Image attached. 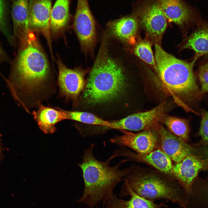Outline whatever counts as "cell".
I'll list each match as a JSON object with an SVG mask.
<instances>
[{
    "instance_id": "cell-1",
    "label": "cell",
    "mask_w": 208,
    "mask_h": 208,
    "mask_svg": "<svg viewBox=\"0 0 208 208\" xmlns=\"http://www.w3.org/2000/svg\"><path fill=\"white\" fill-rule=\"evenodd\" d=\"M24 44L6 81L17 104L29 113L55 92L56 86L50 80L47 60L34 34L31 33Z\"/></svg>"
},
{
    "instance_id": "cell-2",
    "label": "cell",
    "mask_w": 208,
    "mask_h": 208,
    "mask_svg": "<svg viewBox=\"0 0 208 208\" xmlns=\"http://www.w3.org/2000/svg\"><path fill=\"white\" fill-rule=\"evenodd\" d=\"M155 50L157 74L162 89L186 111L190 112L192 107L198 109L202 96L193 71L196 62L177 59L157 44Z\"/></svg>"
},
{
    "instance_id": "cell-3",
    "label": "cell",
    "mask_w": 208,
    "mask_h": 208,
    "mask_svg": "<svg viewBox=\"0 0 208 208\" xmlns=\"http://www.w3.org/2000/svg\"><path fill=\"white\" fill-rule=\"evenodd\" d=\"M95 144H92L86 149L82 157V161L78 164L82 170L84 183L82 195L77 200L90 208H93L101 202L103 206L114 195V190L130 171V167L120 169L119 167L128 159L122 160L117 165L110 166V161L119 156L117 150L105 161L97 159L93 154Z\"/></svg>"
},
{
    "instance_id": "cell-4",
    "label": "cell",
    "mask_w": 208,
    "mask_h": 208,
    "mask_svg": "<svg viewBox=\"0 0 208 208\" xmlns=\"http://www.w3.org/2000/svg\"><path fill=\"white\" fill-rule=\"evenodd\" d=\"M126 86L123 66L102 48L88 80L85 99L92 105L111 101L120 96Z\"/></svg>"
},
{
    "instance_id": "cell-5",
    "label": "cell",
    "mask_w": 208,
    "mask_h": 208,
    "mask_svg": "<svg viewBox=\"0 0 208 208\" xmlns=\"http://www.w3.org/2000/svg\"><path fill=\"white\" fill-rule=\"evenodd\" d=\"M132 189L138 195L154 201L164 199L186 208L187 198L182 187L152 173H137L131 168L125 177Z\"/></svg>"
},
{
    "instance_id": "cell-6",
    "label": "cell",
    "mask_w": 208,
    "mask_h": 208,
    "mask_svg": "<svg viewBox=\"0 0 208 208\" xmlns=\"http://www.w3.org/2000/svg\"><path fill=\"white\" fill-rule=\"evenodd\" d=\"M166 104L161 103L149 111L139 112L122 119L110 121L109 129L137 131L156 129L165 114Z\"/></svg>"
},
{
    "instance_id": "cell-7",
    "label": "cell",
    "mask_w": 208,
    "mask_h": 208,
    "mask_svg": "<svg viewBox=\"0 0 208 208\" xmlns=\"http://www.w3.org/2000/svg\"><path fill=\"white\" fill-rule=\"evenodd\" d=\"M135 12L148 35L155 42H159L166 28L167 22L157 0L145 2Z\"/></svg>"
},
{
    "instance_id": "cell-8",
    "label": "cell",
    "mask_w": 208,
    "mask_h": 208,
    "mask_svg": "<svg viewBox=\"0 0 208 208\" xmlns=\"http://www.w3.org/2000/svg\"><path fill=\"white\" fill-rule=\"evenodd\" d=\"M59 70L57 84L59 96L67 101L71 100L74 106L78 102L79 95L84 88V74L80 69L68 68L60 59L57 61Z\"/></svg>"
},
{
    "instance_id": "cell-9",
    "label": "cell",
    "mask_w": 208,
    "mask_h": 208,
    "mask_svg": "<svg viewBox=\"0 0 208 208\" xmlns=\"http://www.w3.org/2000/svg\"><path fill=\"white\" fill-rule=\"evenodd\" d=\"M166 18L183 27L196 25L201 19L197 9L183 0H157Z\"/></svg>"
},
{
    "instance_id": "cell-10",
    "label": "cell",
    "mask_w": 208,
    "mask_h": 208,
    "mask_svg": "<svg viewBox=\"0 0 208 208\" xmlns=\"http://www.w3.org/2000/svg\"><path fill=\"white\" fill-rule=\"evenodd\" d=\"M74 24L82 46L86 49L92 47L95 40V23L88 0H77Z\"/></svg>"
},
{
    "instance_id": "cell-11",
    "label": "cell",
    "mask_w": 208,
    "mask_h": 208,
    "mask_svg": "<svg viewBox=\"0 0 208 208\" xmlns=\"http://www.w3.org/2000/svg\"><path fill=\"white\" fill-rule=\"evenodd\" d=\"M124 134L116 136L110 141L120 146H125L134 150L137 153L146 154L154 150L157 138L155 129H148L134 133L121 130Z\"/></svg>"
},
{
    "instance_id": "cell-12",
    "label": "cell",
    "mask_w": 208,
    "mask_h": 208,
    "mask_svg": "<svg viewBox=\"0 0 208 208\" xmlns=\"http://www.w3.org/2000/svg\"><path fill=\"white\" fill-rule=\"evenodd\" d=\"M207 167L205 160L193 154L187 156L181 162L173 165V174L178 180L187 198L192 193L193 186L198 172Z\"/></svg>"
},
{
    "instance_id": "cell-13",
    "label": "cell",
    "mask_w": 208,
    "mask_h": 208,
    "mask_svg": "<svg viewBox=\"0 0 208 208\" xmlns=\"http://www.w3.org/2000/svg\"><path fill=\"white\" fill-rule=\"evenodd\" d=\"M29 3L30 30L38 31L42 34L52 52L50 33L51 0H29Z\"/></svg>"
},
{
    "instance_id": "cell-14",
    "label": "cell",
    "mask_w": 208,
    "mask_h": 208,
    "mask_svg": "<svg viewBox=\"0 0 208 208\" xmlns=\"http://www.w3.org/2000/svg\"><path fill=\"white\" fill-rule=\"evenodd\" d=\"M159 134L163 151L176 163L193 154L192 147L186 141L175 135L159 124L156 129Z\"/></svg>"
},
{
    "instance_id": "cell-15",
    "label": "cell",
    "mask_w": 208,
    "mask_h": 208,
    "mask_svg": "<svg viewBox=\"0 0 208 208\" xmlns=\"http://www.w3.org/2000/svg\"><path fill=\"white\" fill-rule=\"evenodd\" d=\"M32 114L39 128L45 133H54L56 130V124L67 119L66 112L60 108L46 106L42 104Z\"/></svg>"
},
{
    "instance_id": "cell-16",
    "label": "cell",
    "mask_w": 208,
    "mask_h": 208,
    "mask_svg": "<svg viewBox=\"0 0 208 208\" xmlns=\"http://www.w3.org/2000/svg\"><path fill=\"white\" fill-rule=\"evenodd\" d=\"M196 29L185 40L182 49H190L194 52L193 60L200 57H208V21L201 19Z\"/></svg>"
},
{
    "instance_id": "cell-17",
    "label": "cell",
    "mask_w": 208,
    "mask_h": 208,
    "mask_svg": "<svg viewBox=\"0 0 208 208\" xmlns=\"http://www.w3.org/2000/svg\"><path fill=\"white\" fill-rule=\"evenodd\" d=\"M14 33L24 43L30 34L28 0H14L12 10Z\"/></svg>"
},
{
    "instance_id": "cell-18",
    "label": "cell",
    "mask_w": 208,
    "mask_h": 208,
    "mask_svg": "<svg viewBox=\"0 0 208 208\" xmlns=\"http://www.w3.org/2000/svg\"><path fill=\"white\" fill-rule=\"evenodd\" d=\"M108 25L116 36L129 44L135 43L138 26L135 15H131L112 21Z\"/></svg>"
},
{
    "instance_id": "cell-19",
    "label": "cell",
    "mask_w": 208,
    "mask_h": 208,
    "mask_svg": "<svg viewBox=\"0 0 208 208\" xmlns=\"http://www.w3.org/2000/svg\"><path fill=\"white\" fill-rule=\"evenodd\" d=\"M123 156L132 158L149 164L161 172L173 174L171 159L163 150H154L146 154L123 153Z\"/></svg>"
},
{
    "instance_id": "cell-20",
    "label": "cell",
    "mask_w": 208,
    "mask_h": 208,
    "mask_svg": "<svg viewBox=\"0 0 208 208\" xmlns=\"http://www.w3.org/2000/svg\"><path fill=\"white\" fill-rule=\"evenodd\" d=\"M124 181L120 196H129L131 198L127 200L119 199L120 204L123 208H164L168 207L164 205V203L156 204L154 201L138 195L130 187L127 181Z\"/></svg>"
},
{
    "instance_id": "cell-21",
    "label": "cell",
    "mask_w": 208,
    "mask_h": 208,
    "mask_svg": "<svg viewBox=\"0 0 208 208\" xmlns=\"http://www.w3.org/2000/svg\"><path fill=\"white\" fill-rule=\"evenodd\" d=\"M70 0H56L51 9L50 29L55 33L63 29L69 18Z\"/></svg>"
},
{
    "instance_id": "cell-22",
    "label": "cell",
    "mask_w": 208,
    "mask_h": 208,
    "mask_svg": "<svg viewBox=\"0 0 208 208\" xmlns=\"http://www.w3.org/2000/svg\"><path fill=\"white\" fill-rule=\"evenodd\" d=\"M186 208H208V181H195Z\"/></svg>"
},
{
    "instance_id": "cell-23",
    "label": "cell",
    "mask_w": 208,
    "mask_h": 208,
    "mask_svg": "<svg viewBox=\"0 0 208 208\" xmlns=\"http://www.w3.org/2000/svg\"><path fill=\"white\" fill-rule=\"evenodd\" d=\"M160 122L165 125L170 131L175 135L185 141L188 140L190 130L188 120L165 114Z\"/></svg>"
},
{
    "instance_id": "cell-24",
    "label": "cell",
    "mask_w": 208,
    "mask_h": 208,
    "mask_svg": "<svg viewBox=\"0 0 208 208\" xmlns=\"http://www.w3.org/2000/svg\"><path fill=\"white\" fill-rule=\"evenodd\" d=\"M65 111L67 115V119L85 124L100 125L109 129L110 127V121L105 120L91 113L77 111Z\"/></svg>"
},
{
    "instance_id": "cell-25",
    "label": "cell",
    "mask_w": 208,
    "mask_h": 208,
    "mask_svg": "<svg viewBox=\"0 0 208 208\" xmlns=\"http://www.w3.org/2000/svg\"><path fill=\"white\" fill-rule=\"evenodd\" d=\"M133 51L136 56L150 65L157 73V69L149 41L146 40L140 41L136 44Z\"/></svg>"
},
{
    "instance_id": "cell-26",
    "label": "cell",
    "mask_w": 208,
    "mask_h": 208,
    "mask_svg": "<svg viewBox=\"0 0 208 208\" xmlns=\"http://www.w3.org/2000/svg\"><path fill=\"white\" fill-rule=\"evenodd\" d=\"M204 58L198 64L196 76L201 86L200 92L202 96L208 93V57Z\"/></svg>"
},
{
    "instance_id": "cell-27",
    "label": "cell",
    "mask_w": 208,
    "mask_h": 208,
    "mask_svg": "<svg viewBox=\"0 0 208 208\" xmlns=\"http://www.w3.org/2000/svg\"><path fill=\"white\" fill-rule=\"evenodd\" d=\"M200 112L201 119L198 134L201 137V143L208 144V111L202 109Z\"/></svg>"
},
{
    "instance_id": "cell-28",
    "label": "cell",
    "mask_w": 208,
    "mask_h": 208,
    "mask_svg": "<svg viewBox=\"0 0 208 208\" xmlns=\"http://www.w3.org/2000/svg\"><path fill=\"white\" fill-rule=\"evenodd\" d=\"M6 6L4 0H0V30L10 41L12 40V37L6 29L5 17Z\"/></svg>"
},
{
    "instance_id": "cell-29",
    "label": "cell",
    "mask_w": 208,
    "mask_h": 208,
    "mask_svg": "<svg viewBox=\"0 0 208 208\" xmlns=\"http://www.w3.org/2000/svg\"><path fill=\"white\" fill-rule=\"evenodd\" d=\"M104 207L105 208H123L115 194L106 202Z\"/></svg>"
},
{
    "instance_id": "cell-30",
    "label": "cell",
    "mask_w": 208,
    "mask_h": 208,
    "mask_svg": "<svg viewBox=\"0 0 208 208\" xmlns=\"http://www.w3.org/2000/svg\"><path fill=\"white\" fill-rule=\"evenodd\" d=\"M205 155L206 157V159L205 160L206 162L207 167H208V148L205 151Z\"/></svg>"
},
{
    "instance_id": "cell-31",
    "label": "cell",
    "mask_w": 208,
    "mask_h": 208,
    "mask_svg": "<svg viewBox=\"0 0 208 208\" xmlns=\"http://www.w3.org/2000/svg\"><path fill=\"white\" fill-rule=\"evenodd\" d=\"M3 55V52L2 51V50L1 49V48L0 47V61L1 60L2 57V55Z\"/></svg>"
}]
</instances>
